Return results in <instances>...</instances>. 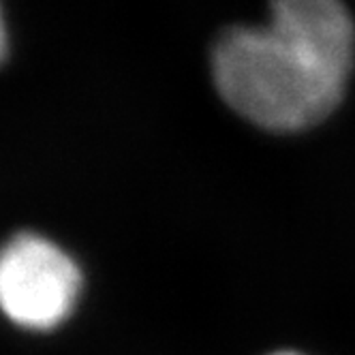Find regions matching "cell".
Masks as SVG:
<instances>
[{
  "label": "cell",
  "mask_w": 355,
  "mask_h": 355,
  "mask_svg": "<svg viewBox=\"0 0 355 355\" xmlns=\"http://www.w3.org/2000/svg\"><path fill=\"white\" fill-rule=\"evenodd\" d=\"M212 78L234 112L274 133L319 124L338 107L347 88L270 26L223 31L212 47Z\"/></svg>",
  "instance_id": "1"
},
{
  "label": "cell",
  "mask_w": 355,
  "mask_h": 355,
  "mask_svg": "<svg viewBox=\"0 0 355 355\" xmlns=\"http://www.w3.org/2000/svg\"><path fill=\"white\" fill-rule=\"evenodd\" d=\"M82 272L49 238L21 232L0 244V315L26 332H52L75 311Z\"/></svg>",
  "instance_id": "2"
},
{
  "label": "cell",
  "mask_w": 355,
  "mask_h": 355,
  "mask_svg": "<svg viewBox=\"0 0 355 355\" xmlns=\"http://www.w3.org/2000/svg\"><path fill=\"white\" fill-rule=\"evenodd\" d=\"M268 26L347 86L355 62V24L343 0H270Z\"/></svg>",
  "instance_id": "3"
},
{
  "label": "cell",
  "mask_w": 355,
  "mask_h": 355,
  "mask_svg": "<svg viewBox=\"0 0 355 355\" xmlns=\"http://www.w3.org/2000/svg\"><path fill=\"white\" fill-rule=\"evenodd\" d=\"M7 49H9V35H7V21H5L3 5H0V62L7 58Z\"/></svg>",
  "instance_id": "4"
},
{
  "label": "cell",
  "mask_w": 355,
  "mask_h": 355,
  "mask_svg": "<svg viewBox=\"0 0 355 355\" xmlns=\"http://www.w3.org/2000/svg\"><path fill=\"white\" fill-rule=\"evenodd\" d=\"M274 355H297V353H274Z\"/></svg>",
  "instance_id": "5"
}]
</instances>
